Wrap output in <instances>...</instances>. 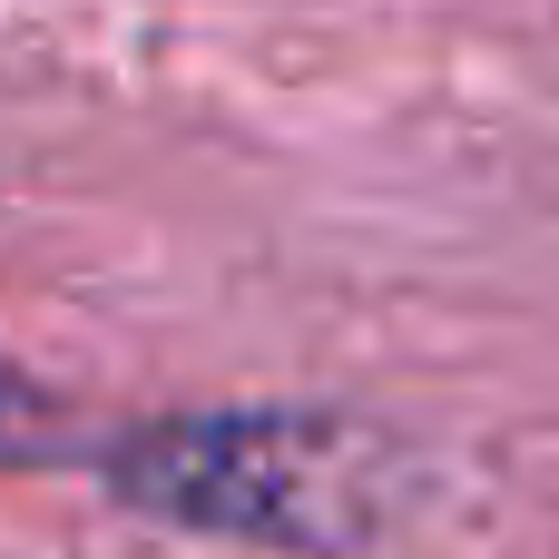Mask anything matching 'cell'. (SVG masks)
I'll return each instance as SVG.
<instances>
[{
	"label": "cell",
	"mask_w": 559,
	"mask_h": 559,
	"mask_svg": "<svg viewBox=\"0 0 559 559\" xmlns=\"http://www.w3.org/2000/svg\"><path fill=\"white\" fill-rule=\"evenodd\" d=\"M39 413H49V403H39V393H29V383H20V373L0 364V462H20V452H49Z\"/></svg>",
	"instance_id": "obj_1"
}]
</instances>
